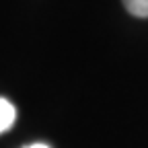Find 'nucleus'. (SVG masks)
<instances>
[{
  "label": "nucleus",
  "instance_id": "nucleus-2",
  "mask_svg": "<svg viewBox=\"0 0 148 148\" xmlns=\"http://www.w3.org/2000/svg\"><path fill=\"white\" fill-rule=\"evenodd\" d=\"M123 6L134 16H140V18L148 16V0H123Z\"/></svg>",
  "mask_w": 148,
  "mask_h": 148
},
{
  "label": "nucleus",
  "instance_id": "nucleus-3",
  "mask_svg": "<svg viewBox=\"0 0 148 148\" xmlns=\"http://www.w3.org/2000/svg\"><path fill=\"white\" fill-rule=\"evenodd\" d=\"M27 148H49V146L43 144V142H37V144H31V146H27Z\"/></svg>",
  "mask_w": 148,
  "mask_h": 148
},
{
  "label": "nucleus",
  "instance_id": "nucleus-1",
  "mask_svg": "<svg viewBox=\"0 0 148 148\" xmlns=\"http://www.w3.org/2000/svg\"><path fill=\"white\" fill-rule=\"evenodd\" d=\"M14 117H16V109H14V105H12L8 99L0 97V134H4L6 130L12 127Z\"/></svg>",
  "mask_w": 148,
  "mask_h": 148
}]
</instances>
